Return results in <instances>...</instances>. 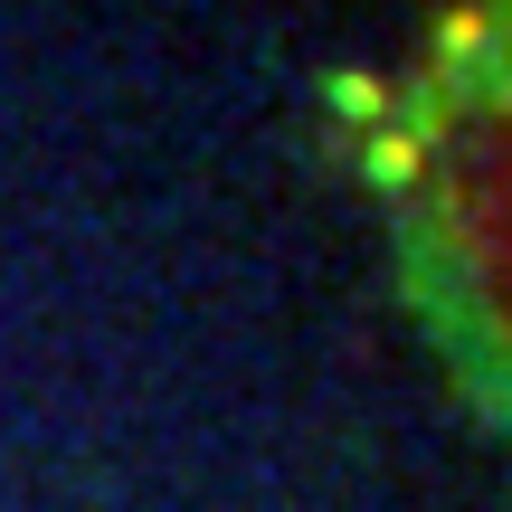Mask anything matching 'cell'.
<instances>
[{"label": "cell", "mask_w": 512, "mask_h": 512, "mask_svg": "<svg viewBox=\"0 0 512 512\" xmlns=\"http://www.w3.org/2000/svg\"><path fill=\"white\" fill-rule=\"evenodd\" d=\"M389 275L446 389L512 446V0H456L361 133Z\"/></svg>", "instance_id": "cell-1"}]
</instances>
